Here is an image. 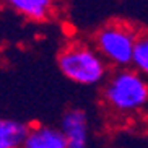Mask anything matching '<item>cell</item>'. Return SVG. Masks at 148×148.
I'll list each match as a JSON object with an SVG mask.
<instances>
[{
	"label": "cell",
	"mask_w": 148,
	"mask_h": 148,
	"mask_svg": "<svg viewBox=\"0 0 148 148\" xmlns=\"http://www.w3.org/2000/svg\"><path fill=\"white\" fill-rule=\"evenodd\" d=\"M106 59L98 49L90 47L88 44L75 42L67 46L57 56V67L60 73L70 82L78 85H98L104 80L108 73Z\"/></svg>",
	"instance_id": "6da1fadb"
},
{
	"label": "cell",
	"mask_w": 148,
	"mask_h": 148,
	"mask_svg": "<svg viewBox=\"0 0 148 148\" xmlns=\"http://www.w3.org/2000/svg\"><path fill=\"white\" fill-rule=\"evenodd\" d=\"M104 99L117 112H134L148 103V83L138 70L124 69L108 80Z\"/></svg>",
	"instance_id": "7a4b0ae2"
},
{
	"label": "cell",
	"mask_w": 148,
	"mask_h": 148,
	"mask_svg": "<svg viewBox=\"0 0 148 148\" xmlns=\"http://www.w3.org/2000/svg\"><path fill=\"white\" fill-rule=\"evenodd\" d=\"M137 31L124 21H111L98 29L95 34V46L99 54L112 65H132Z\"/></svg>",
	"instance_id": "3957f363"
},
{
	"label": "cell",
	"mask_w": 148,
	"mask_h": 148,
	"mask_svg": "<svg viewBox=\"0 0 148 148\" xmlns=\"http://www.w3.org/2000/svg\"><path fill=\"white\" fill-rule=\"evenodd\" d=\"M60 129L65 135L69 148H83L88 145L90 124L83 109H69L60 119Z\"/></svg>",
	"instance_id": "277c9868"
},
{
	"label": "cell",
	"mask_w": 148,
	"mask_h": 148,
	"mask_svg": "<svg viewBox=\"0 0 148 148\" xmlns=\"http://www.w3.org/2000/svg\"><path fill=\"white\" fill-rule=\"evenodd\" d=\"M26 148H69L67 138L60 127L34 125L29 127L25 145Z\"/></svg>",
	"instance_id": "5b68a950"
},
{
	"label": "cell",
	"mask_w": 148,
	"mask_h": 148,
	"mask_svg": "<svg viewBox=\"0 0 148 148\" xmlns=\"http://www.w3.org/2000/svg\"><path fill=\"white\" fill-rule=\"evenodd\" d=\"M10 8L31 21H44L54 10V0H3Z\"/></svg>",
	"instance_id": "8992f818"
},
{
	"label": "cell",
	"mask_w": 148,
	"mask_h": 148,
	"mask_svg": "<svg viewBox=\"0 0 148 148\" xmlns=\"http://www.w3.org/2000/svg\"><path fill=\"white\" fill-rule=\"evenodd\" d=\"M29 125L15 119L0 117V148H18L25 145Z\"/></svg>",
	"instance_id": "52a82bcc"
},
{
	"label": "cell",
	"mask_w": 148,
	"mask_h": 148,
	"mask_svg": "<svg viewBox=\"0 0 148 148\" xmlns=\"http://www.w3.org/2000/svg\"><path fill=\"white\" fill-rule=\"evenodd\" d=\"M132 65L142 75L148 77V33H142V34L137 36L135 47H134V57H132Z\"/></svg>",
	"instance_id": "ba28073f"
}]
</instances>
